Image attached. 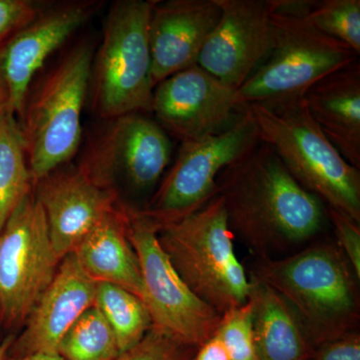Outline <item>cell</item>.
Wrapping results in <instances>:
<instances>
[{
    "label": "cell",
    "instance_id": "9c48e42d",
    "mask_svg": "<svg viewBox=\"0 0 360 360\" xmlns=\"http://www.w3.org/2000/svg\"><path fill=\"white\" fill-rule=\"evenodd\" d=\"M259 141L252 117L241 110L224 131L181 142L174 165L141 212L156 224L176 221L198 212L217 195L220 172Z\"/></svg>",
    "mask_w": 360,
    "mask_h": 360
},
{
    "label": "cell",
    "instance_id": "4fadbf2b",
    "mask_svg": "<svg viewBox=\"0 0 360 360\" xmlns=\"http://www.w3.org/2000/svg\"><path fill=\"white\" fill-rule=\"evenodd\" d=\"M221 16L198 65L238 89L269 56L274 44L271 0H217Z\"/></svg>",
    "mask_w": 360,
    "mask_h": 360
},
{
    "label": "cell",
    "instance_id": "8fae6325",
    "mask_svg": "<svg viewBox=\"0 0 360 360\" xmlns=\"http://www.w3.org/2000/svg\"><path fill=\"white\" fill-rule=\"evenodd\" d=\"M108 120L78 167L103 188L115 191L116 179L123 180L132 193H148L169 165V136L155 120L141 113Z\"/></svg>",
    "mask_w": 360,
    "mask_h": 360
},
{
    "label": "cell",
    "instance_id": "d6986e66",
    "mask_svg": "<svg viewBox=\"0 0 360 360\" xmlns=\"http://www.w3.org/2000/svg\"><path fill=\"white\" fill-rule=\"evenodd\" d=\"M72 253L92 281L122 286L143 302L141 270L127 236L125 206L106 215Z\"/></svg>",
    "mask_w": 360,
    "mask_h": 360
},
{
    "label": "cell",
    "instance_id": "e0dca14e",
    "mask_svg": "<svg viewBox=\"0 0 360 360\" xmlns=\"http://www.w3.org/2000/svg\"><path fill=\"white\" fill-rule=\"evenodd\" d=\"M97 283L85 274L73 253L66 255L51 283L26 319L25 330L13 347L18 357L58 347L71 326L94 307Z\"/></svg>",
    "mask_w": 360,
    "mask_h": 360
},
{
    "label": "cell",
    "instance_id": "5bb4252c",
    "mask_svg": "<svg viewBox=\"0 0 360 360\" xmlns=\"http://www.w3.org/2000/svg\"><path fill=\"white\" fill-rule=\"evenodd\" d=\"M34 186L33 195L44 210L52 245L61 260L122 205L117 193L98 186L79 167H59Z\"/></svg>",
    "mask_w": 360,
    "mask_h": 360
},
{
    "label": "cell",
    "instance_id": "44dd1931",
    "mask_svg": "<svg viewBox=\"0 0 360 360\" xmlns=\"http://www.w3.org/2000/svg\"><path fill=\"white\" fill-rule=\"evenodd\" d=\"M32 188L20 122L7 110L0 118V231Z\"/></svg>",
    "mask_w": 360,
    "mask_h": 360
},
{
    "label": "cell",
    "instance_id": "2e32d148",
    "mask_svg": "<svg viewBox=\"0 0 360 360\" xmlns=\"http://www.w3.org/2000/svg\"><path fill=\"white\" fill-rule=\"evenodd\" d=\"M92 13L90 4H65L49 9L16 32L0 49V65L9 94V108L22 115L30 85L37 71Z\"/></svg>",
    "mask_w": 360,
    "mask_h": 360
},
{
    "label": "cell",
    "instance_id": "5b68a950",
    "mask_svg": "<svg viewBox=\"0 0 360 360\" xmlns=\"http://www.w3.org/2000/svg\"><path fill=\"white\" fill-rule=\"evenodd\" d=\"M156 225L161 248L194 295L221 315L248 302L250 278L234 252L219 195L193 214Z\"/></svg>",
    "mask_w": 360,
    "mask_h": 360
},
{
    "label": "cell",
    "instance_id": "9a60e30c",
    "mask_svg": "<svg viewBox=\"0 0 360 360\" xmlns=\"http://www.w3.org/2000/svg\"><path fill=\"white\" fill-rule=\"evenodd\" d=\"M220 16L217 0H155L148 26L153 86L198 65Z\"/></svg>",
    "mask_w": 360,
    "mask_h": 360
},
{
    "label": "cell",
    "instance_id": "6da1fadb",
    "mask_svg": "<svg viewBox=\"0 0 360 360\" xmlns=\"http://www.w3.org/2000/svg\"><path fill=\"white\" fill-rule=\"evenodd\" d=\"M217 186L232 234L259 259L312 243L328 224V207L264 142L225 167Z\"/></svg>",
    "mask_w": 360,
    "mask_h": 360
},
{
    "label": "cell",
    "instance_id": "d6a6232c",
    "mask_svg": "<svg viewBox=\"0 0 360 360\" xmlns=\"http://www.w3.org/2000/svg\"><path fill=\"white\" fill-rule=\"evenodd\" d=\"M14 336L9 335L0 341V360H8V354L14 343Z\"/></svg>",
    "mask_w": 360,
    "mask_h": 360
},
{
    "label": "cell",
    "instance_id": "83f0119b",
    "mask_svg": "<svg viewBox=\"0 0 360 360\" xmlns=\"http://www.w3.org/2000/svg\"><path fill=\"white\" fill-rule=\"evenodd\" d=\"M39 13V6L33 1L0 0V41L14 30L20 32Z\"/></svg>",
    "mask_w": 360,
    "mask_h": 360
},
{
    "label": "cell",
    "instance_id": "277c9868",
    "mask_svg": "<svg viewBox=\"0 0 360 360\" xmlns=\"http://www.w3.org/2000/svg\"><path fill=\"white\" fill-rule=\"evenodd\" d=\"M311 1L271 0L274 44L264 63L236 90L239 110L303 97L322 78L359 59L347 45L309 22Z\"/></svg>",
    "mask_w": 360,
    "mask_h": 360
},
{
    "label": "cell",
    "instance_id": "3957f363",
    "mask_svg": "<svg viewBox=\"0 0 360 360\" xmlns=\"http://www.w3.org/2000/svg\"><path fill=\"white\" fill-rule=\"evenodd\" d=\"M259 141L278 156L293 179L328 210L360 224V170L347 162L307 110L303 97L245 106Z\"/></svg>",
    "mask_w": 360,
    "mask_h": 360
},
{
    "label": "cell",
    "instance_id": "7c38bea8",
    "mask_svg": "<svg viewBox=\"0 0 360 360\" xmlns=\"http://www.w3.org/2000/svg\"><path fill=\"white\" fill-rule=\"evenodd\" d=\"M236 90L194 65L156 85L150 111L167 134L181 142L200 141L236 122L241 112Z\"/></svg>",
    "mask_w": 360,
    "mask_h": 360
},
{
    "label": "cell",
    "instance_id": "ac0fdd59",
    "mask_svg": "<svg viewBox=\"0 0 360 360\" xmlns=\"http://www.w3.org/2000/svg\"><path fill=\"white\" fill-rule=\"evenodd\" d=\"M310 115L341 156L360 170V63L326 75L303 96Z\"/></svg>",
    "mask_w": 360,
    "mask_h": 360
},
{
    "label": "cell",
    "instance_id": "cb8c5ba5",
    "mask_svg": "<svg viewBox=\"0 0 360 360\" xmlns=\"http://www.w3.org/2000/svg\"><path fill=\"white\" fill-rule=\"evenodd\" d=\"M307 18L315 28L360 54V0H312Z\"/></svg>",
    "mask_w": 360,
    "mask_h": 360
},
{
    "label": "cell",
    "instance_id": "f546056e",
    "mask_svg": "<svg viewBox=\"0 0 360 360\" xmlns=\"http://www.w3.org/2000/svg\"><path fill=\"white\" fill-rule=\"evenodd\" d=\"M191 360H229V354L217 336L213 335L198 348Z\"/></svg>",
    "mask_w": 360,
    "mask_h": 360
},
{
    "label": "cell",
    "instance_id": "4dcf8cb0",
    "mask_svg": "<svg viewBox=\"0 0 360 360\" xmlns=\"http://www.w3.org/2000/svg\"><path fill=\"white\" fill-rule=\"evenodd\" d=\"M11 110L9 108V94L4 73H2L1 65H0V118L6 112Z\"/></svg>",
    "mask_w": 360,
    "mask_h": 360
},
{
    "label": "cell",
    "instance_id": "4316f807",
    "mask_svg": "<svg viewBox=\"0 0 360 360\" xmlns=\"http://www.w3.org/2000/svg\"><path fill=\"white\" fill-rule=\"evenodd\" d=\"M328 212L329 221L335 231L336 243L360 279V224L335 210L328 208Z\"/></svg>",
    "mask_w": 360,
    "mask_h": 360
},
{
    "label": "cell",
    "instance_id": "603a6c76",
    "mask_svg": "<svg viewBox=\"0 0 360 360\" xmlns=\"http://www.w3.org/2000/svg\"><path fill=\"white\" fill-rule=\"evenodd\" d=\"M58 354L65 360H115L120 350L110 324L94 305L71 326Z\"/></svg>",
    "mask_w": 360,
    "mask_h": 360
},
{
    "label": "cell",
    "instance_id": "52a82bcc",
    "mask_svg": "<svg viewBox=\"0 0 360 360\" xmlns=\"http://www.w3.org/2000/svg\"><path fill=\"white\" fill-rule=\"evenodd\" d=\"M155 0H120L110 7L92 63L94 108L104 120L150 111L148 26Z\"/></svg>",
    "mask_w": 360,
    "mask_h": 360
},
{
    "label": "cell",
    "instance_id": "7a4b0ae2",
    "mask_svg": "<svg viewBox=\"0 0 360 360\" xmlns=\"http://www.w3.org/2000/svg\"><path fill=\"white\" fill-rule=\"evenodd\" d=\"M250 276L290 305L314 348L359 328V278L336 241L314 240L295 255L259 259Z\"/></svg>",
    "mask_w": 360,
    "mask_h": 360
},
{
    "label": "cell",
    "instance_id": "ffe728a7",
    "mask_svg": "<svg viewBox=\"0 0 360 360\" xmlns=\"http://www.w3.org/2000/svg\"><path fill=\"white\" fill-rule=\"evenodd\" d=\"M253 342L257 360H310L314 348L290 305L276 290L250 277Z\"/></svg>",
    "mask_w": 360,
    "mask_h": 360
},
{
    "label": "cell",
    "instance_id": "1f68e13d",
    "mask_svg": "<svg viewBox=\"0 0 360 360\" xmlns=\"http://www.w3.org/2000/svg\"><path fill=\"white\" fill-rule=\"evenodd\" d=\"M14 360H65L58 354H46V352H39V354H32L25 355V356L18 357Z\"/></svg>",
    "mask_w": 360,
    "mask_h": 360
},
{
    "label": "cell",
    "instance_id": "ba28073f",
    "mask_svg": "<svg viewBox=\"0 0 360 360\" xmlns=\"http://www.w3.org/2000/svg\"><path fill=\"white\" fill-rule=\"evenodd\" d=\"M127 231L143 283V302L153 328L182 345L200 348L215 335L221 314L182 281L158 238V225L141 210L125 206Z\"/></svg>",
    "mask_w": 360,
    "mask_h": 360
},
{
    "label": "cell",
    "instance_id": "f1b7e54d",
    "mask_svg": "<svg viewBox=\"0 0 360 360\" xmlns=\"http://www.w3.org/2000/svg\"><path fill=\"white\" fill-rule=\"evenodd\" d=\"M310 360H360V335L352 331L314 348Z\"/></svg>",
    "mask_w": 360,
    "mask_h": 360
},
{
    "label": "cell",
    "instance_id": "484cf974",
    "mask_svg": "<svg viewBox=\"0 0 360 360\" xmlns=\"http://www.w3.org/2000/svg\"><path fill=\"white\" fill-rule=\"evenodd\" d=\"M198 349L151 328L135 347L115 360H191Z\"/></svg>",
    "mask_w": 360,
    "mask_h": 360
},
{
    "label": "cell",
    "instance_id": "8992f818",
    "mask_svg": "<svg viewBox=\"0 0 360 360\" xmlns=\"http://www.w3.org/2000/svg\"><path fill=\"white\" fill-rule=\"evenodd\" d=\"M94 58L91 44L77 45L26 99L20 124L33 184L70 162L80 148Z\"/></svg>",
    "mask_w": 360,
    "mask_h": 360
},
{
    "label": "cell",
    "instance_id": "7402d4cb",
    "mask_svg": "<svg viewBox=\"0 0 360 360\" xmlns=\"http://www.w3.org/2000/svg\"><path fill=\"white\" fill-rule=\"evenodd\" d=\"M94 307L115 333L120 354L135 347L153 328L146 303L122 286L97 283Z\"/></svg>",
    "mask_w": 360,
    "mask_h": 360
},
{
    "label": "cell",
    "instance_id": "d4e9b609",
    "mask_svg": "<svg viewBox=\"0 0 360 360\" xmlns=\"http://www.w3.org/2000/svg\"><path fill=\"white\" fill-rule=\"evenodd\" d=\"M214 335L221 341L229 360H257L248 300L241 307L221 315Z\"/></svg>",
    "mask_w": 360,
    "mask_h": 360
},
{
    "label": "cell",
    "instance_id": "30bf717a",
    "mask_svg": "<svg viewBox=\"0 0 360 360\" xmlns=\"http://www.w3.org/2000/svg\"><path fill=\"white\" fill-rule=\"evenodd\" d=\"M60 262L32 191L0 231V321L6 328L25 326Z\"/></svg>",
    "mask_w": 360,
    "mask_h": 360
}]
</instances>
